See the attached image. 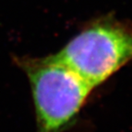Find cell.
I'll list each match as a JSON object with an SVG mask.
<instances>
[{
  "label": "cell",
  "instance_id": "cell-2",
  "mask_svg": "<svg viewBox=\"0 0 132 132\" xmlns=\"http://www.w3.org/2000/svg\"><path fill=\"white\" fill-rule=\"evenodd\" d=\"M53 55L95 89L132 62V25L99 18Z\"/></svg>",
  "mask_w": 132,
  "mask_h": 132
},
{
  "label": "cell",
  "instance_id": "cell-1",
  "mask_svg": "<svg viewBox=\"0 0 132 132\" xmlns=\"http://www.w3.org/2000/svg\"><path fill=\"white\" fill-rule=\"evenodd\" d=\"M30 86L36 132H65L72 126L94 89L53 54L13 56Z\"/></svg>",
  "mask_w": 132,
  "mask_h": 132
}]
</instances>
